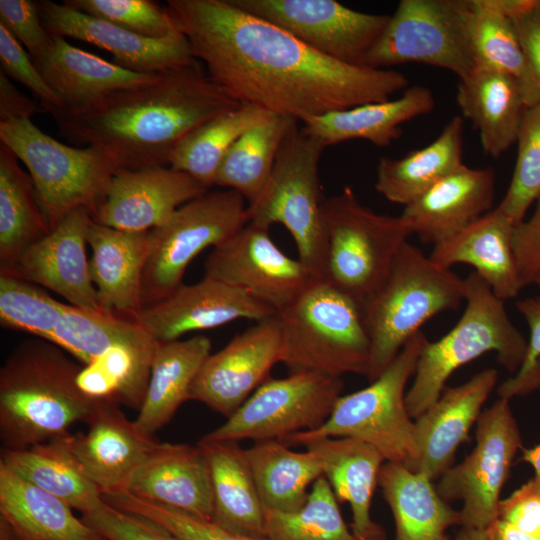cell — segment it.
I'll list each match as a JSON object with an SVG mask.
<instances>
[{
	"instance_id": "cell-25",
	"label": "cell",
	"mask_w": 540,
	"mask_h": 540,
	"mask_svg": "<svg viewBox=\"0 0 540 540\" xmlns=\"http://www.w3.org/2000/svg\"><path fill=\"white\" fill-rule=\"evenodd\" d=\"M494 193L492 168L463 165L405 206L400 216L422 243L436 245L492 210Z\"/></svg>"
},
{
	"instance_id": "cell-36",
	"label": "cell",
	"mask_w": 540,
	"mask_h": 540,
	"mask_svg": "<svg viewBox=\"0 0 540 540\" xmlns=\"http://www.w3.org/2000/svg\"><path fill=\"white\" fill-rule=\"evenodd\" d=\"M463 133L462 117L454 116L429 145L399 159L381 158L375 189L390 202L411 204L464 165Z\"/></svg>"
},
{
	"instance_id": "cell-44",
	"label": "cell",
	"mask_w": 540,
	"mask_h": 540,
	"mask_svg": "<svg viewBox=\"0 0 540 540\" xmlns=\"http://www.w3.org/2000/svg\"><path fill=\"white\" fill-rule=\"evenodd\" d=\"M68 304L17 275L0 273V324L51 341Z\"/></svg>"
},
{
	"instance_id": "cell-24",
	"label": "cell",
	"mask_w": 540,
	"mask_h": 540,
	"mask_svg": "<svg viewBox=\"0 0 540 540\" xmlns=\"http://www.w3.org/2000/svg\"><path fill=\"white\" fill-rule=\"evenodd\" d=\"M125 492L198 518L213 517L210 468L199 444L159 443Z\"/></svg>"
},
{
	"instance_id": "cell-53",
	"label": "cell",
	"mask_w": 540,
	"mask_h": 540,
	"mask_svg": "<svg viewBox=\"0 0 540 540\" xmlns=\"http://www.w3.org/2000/svg\"><path fill=\"white\" fill-rule=\"evenodd\" d=\"M512 250L523 287H540V197L530 217L514 226Z\"/></svg>"
},
{
	"instance_id": "cell-46",
	"label": "cell",
	"mask_w": 540,
	"mask_h": 540,
	"mask_svg": "<svg viewBox=\"0 0 540 540\" xmlns=\"http://www.w3.org/2000/svg\"><path fill=\"white\" fill-rule=\"evenodd\" d=\"M63 3L147 38L161 39L178 31L166 7L150 0H64Z\"/></svg>"
},
{
	"instance_id": "cell-32",
	"label": "cell",
	"mask_w": 540,
	"mask_h": 540,
	"mask_svg": "<svg viewBox=\"0 0 540 540\" xmlns=\"http://www.w3.org/2000/svg\"><path fill=\"white\" fill-rule=\"evenodd\" d=\"M63 500L0 464V514L18 540H106Z\"/></svg>"
},
{
	"instance_id": "cell-6",
	"label": "cell",
	"mask_w": 540,
	"mask_h": 540,
	"mask_svg": "<svg viewBox=\"0 0 540 540\" xmlns=\"http://www.w3.org/2000/svg\"><path fill=\"white\" fill-rule=\"evenodd\" d=\"M465 310L457 324L437 341H425L412 386L405 396L411 418H418L441 395L445 382L462 365L486 352L516 373L527 352L528 341L511 322L503 300L475 272L464 278Z\"/></svg>"
},
{
	"instance_id": "cell-7",
	"label": "cell",
	"mask_w": 540,
	"mask_h": 540,
	"mask_svg": "<svg viewBox=\"0 0 540 540\" xmlns=\"http://www.w3.org/2000/svg\"><path fill=\"white\" fill-rule=\"evenodd\" d=\"M426 340L419 331L378 378L361 390L341 395L320 427L291 434L281 441L288 446H305L325 438L352 437L375 447L386 462L412 470L419 450L415 424L405 405V387L415 373Z\"/></svg>"
},
{
	"instance_id": "cell-45",
	"label": "cell",
	"mask_w": 540,
	"mask_h": 540,
	"mask_svg": "<svg viewBox=\"0 0 540 540\" xmlns=\"http://www.w3.org/2000/svg\"><path fill=\"white\" fill-rule=\"evenodd\" d=\"M513 175L498 207L518 224L540 197V103L528 106L518 131Z\"/></svg>"
},
{
	"instance_id": "cell-40",
	"label": "cell",
	"mask_w": 540,
	"mask_h": 540,
	"mask_svg": "<svg viewBox=\"0 0 540 540\" xmlns=\"http://www.w3.org/2000/svg\"><path fill=\"white\" fill-rule=\"evenodd\" d=\"M270 114L259 107L241 104L202 124L174 148L169 166L184 172L209 190L215 185L219 166L231 146L252 126Z\"/></svg>"
},
{
	"instance_id": "cell-23",
	"label": "cell",
	"mask_w": 540,
	"mask_h": 540,
	"mask_svg": "<svg viewBox=\"0 0 540 540\" xmlns=\"http://www.w3.org/2000/svg\"><path fill=\"white\" fill-rule=\"evenodd\" d=\"M497 380L498 372L489 368L459 386L443 389L414 422L419 457L412 471L433 481L452 466L457 448L466 440Z\"/></svg>"
},
{
	"instance_id": "cell-27",
	"label": "cell",
	"mask_w": 540,
	"mask_h": 540,
	"mask_svg": "<svg viewBox=\"0 0 540 540\" xmlns=\"http://www.w3.org/2000/svg\"><path fill=\"white\" fill-rule=\"evenodd\" d=\"M514 226L497 206L434 245L429 258L445 269L458 263L469 264L497 298L503 301L514 298L524 288L512 250Z\"/></svg>"
},
{
	"instance_id": "cell-5",
	"label": "cell",
	"mask_w": 540,
	"mask_h": 540,
	"mask_svg": "<svg viewBox=\"0 0 540 540\" xmlns=\"http://www.w3.org/2000/svg\"><path fill=\"white\" fill-rule=\"evenodd\" d=\"M283 363L290 373L367 377L371 343L362 307L326 281H313L276 314Z\"/></svg>"
},
{
	"instance_id": "cell-19",
	"label": "cell",
	"mask_w": 540,
	"mask_h": 540,
	"mask_svg": "<svg viewBox=\"0 0 540 540\" xmlns=\"http://www.w3.org/2000/svg\"><path fill=\"white\" fill-rule=\"evenodd\" d=\"M276 314L248 292L204 277L195 284H182L165 299L144 307L136 320L158 343H165L236 319L259 322Z\"/></svg>"
},
{
	"instance_id": "cell-38",
	"label": "cell",
	"mask_w": 540,
	"mask_h": 540,
	"mask_svg": "<svg viewBox=\"0 0 540 540\" xmlns=\"http://www.w3.org/2000/svg\"><path fill=\"white\" fill-rule=\"evenodd\" d=\"M289 447L279 440H264L245 449L265 510L298 511L307 501L308 487L324 475L315 452H297Z\"/></svg>"
},
{
	"instance_id": "cell-30",
	"label": "cell",
	"mask_w": 540,
	"mask_h": 540,
	"mask_svg": "<svg viewBox=\"0 0 540 540\" xmlns=\"http://www.w3.org/2000/svg\"><path fill=\"white\" fill-rule=\"evenodd\" d=\"M435 107L432 91L422 85L405 89L396 99L330 111L304 120V132L328 146L362 139L386 147L401 136V125L430 113Z\"/></svg>"
},
{
	"instance_id": "cell-17",
	"label": "cell",
	"mask_w": 540,
	"mask_h": 540,
	"mask_svg": "<svg viewBox=\"0 0 540 540\" xmlns=\"http://www.w3.org/2000/svg\"><path fill=\"white\" fill-rule=\"evenodd\" d=\"M280 355L281 335L275 315L235 335L224 348L210 354L191 386L189 400L229 418L269 379Z\"/></svg>"
},
{
	"instance_id": "cell-13",
	"label": "cell",
	"mask_w": 540,
	"mask_h": 540,
	"mask_svg": "<svg viewBox=\"0 0 540 540\" xmlns=\"http://www.w3.org/2000/svg\"><path fill=\"white\" fill-rule=\"evenodd\" d=\"M344 387L340 377L312 372L269 378L226 422L200 443L279 440L320 427L330 416Z\"/></svg>"
},
{
	"instance_id": "cell-37",
	"label": "cell",
	"mask_w": 540,
	"mask_h": 540,
	"mask_svg": "<svg viewBox=\"0 0 540 540\" xmlns=\"http://www.w3.org/2000/svg\"><path fill=\"white\" fill-rule=\"evenodd\" d=\"M67 435L24 449L2 448L0 464L85 514L103 497L71 453Z\"/></svg>"
},
{
	"instance_id": "cell-52",
	"label": "cell",
	"mask_w": 540,
	"mask_h": 540,
	"mask_svg": "<svg viewBox=\"0 0 540 540\" xmlns=\"http://www.w3.org/2000/svg\"><path fill=\"white\" fill-rule=\"evenodd\" d=\"M516 308L529 327L530 337L521 367L497 389L499 398L508 400L540 387V296L521 299Z\"/></svg>"
},
{
	"instance_id": "cell-12",
	"label": "cell",
	"mask_w": 540,
	"mask_h": 540,
	"mask_svg": "<svg viewBox=\"0 0 540 540\" xmlns=\"http://www.w3.org/2000/svg\"><path fill=\"white\" fill-rule=\"evenodd\" d=\"M470 0H401L370 51L366 66L421 63L463 79L475 69Z\"/></svg>"
},
{
	"instance_id": "cell-54",
	"label": "cell",
	"mask_w": 540,
	"mask_h": 540,
	"mask_svg": "<svg viewBox=\"0 0 540 540\" xmlns=\"http://www.w3.org/2000/svg\"><path fill=\"white\" fill-rule=\"evenodd\" d=\"M512 20L540 90V0H526L523 8Z\"/></svg>"
},
{
	"instance_id": "cell-20",
	"label": "cell",
	"mask_w": 540,
	"mask_h": 540,
	"mask_svg": "<svg viewBox=\"0 0 540 540\" xmlns=\"http://www.w3.org/2000/svg\"><path fill=\"white\" fill-rule=\"evenodd\" d=\"M208 189L170 166L119 169L93 220L104 226L148 232Z\"/></svg>"
},
{
	"instance_id": "cell-55",
	"label": "cell",
	"mask_w": 540,
	"mask_h": 540,
	"mask_svg": "<svg viewBox=\"0 0 540 540\" xmlns=\"http://www.w3.org/2000/svg\"><path fill=\"white\" fill-rule=\"evenodd\" d=\"M41 105L22 93L0 70V122L31 119Z\"/></svg>"
},
{
	"instance_id": "cell-39",
	"label": "cell",
	"mask_w": 540,
	"mask_h": 540,
	"mask_svg": "<svg viewBox=\"0 0 540 540\" xmlns=\"http://www.w3.org/2000/svg\"><path fill=\"white\" fill-rule=\"evenodd\" d=\"M50 231L30 174L0 142V273H12L21 254Z\"/></svg>"
},
{
	"instance_id": "cell-16",
	"label": "cell",
	"mask_w": 540,
	"mask_h": 540,
	"mask_svg": "<svg viewBox=\"0 0 540 540\" xmlns=\"http://www.w3.org/2000/svg\"><path fill=\"white\" fill-rule=\"evenodd\" d=\"M269 229L248 222L214 247L205 261L204 277L240 288L279 312L315 279L299 259L280 250Z\"/></svg>"
},
{
	"instance_id": "cell-49",
	"label": "cell",
	"mask_w": 540,
	"mask_h": 540,
	"mask_svg": "<svg viewBox=\"0 0 540 540\" xmlns=\"http://www.w3.org/2000/svg\"><path fill=\"white\" fill-rule=\"evenodd\" d=\"M82 520L106 540H183L159 524L134 513L120 510L104 499Z\"/></svg>"
},
{
	"instance_id": "cell-42",
	"label": "cell",
	"mask_w": 540,
	"mask_h": 540,
	"mask_svg": "<svg viewBox=\"0 0 540 540\" xmlns=\"http://www.w3.org/2000/svg\"><path fill=\"white\" fill-rule=\"evenodd\" d=\"M469 33L475 68L503 73L521 85L528 106L540 103L534 80L512 19L470 0Z\"/></svg>"
},
{
	"instance_id": "cell-34",
	"label": "cell",
	"mask_w": 540,
	"mask_h": 540,
	"mask_svg": "<svg viewBox=\"0 0 540 540\" xmlns=\"http://www.w3.org/2000/svg\"><path fill=\"white\" fill-rule=\"evenodd\" d=\"M378 485L394 517L395 540H448L446 530L460 524L459 511L451 508L421 472L385 462Z\"/></svg>"
},
{
	"instance_id": "cell-35",
	"label": "cell",
	"mask_w": 540,
	"mask_h": 540,
	"mask_svg": "<svg viewBox=\"0 0 540 540\" xmlns=\"http://www.w3.org/2000/svg\"><path fill=\"white\" fill-rule=\"evenodd\" d=\"M210 354L211 341L204 335L158 344L147 390L134 421L142 432L153 436L189 400L191 386Z\"/></svg>"
},
{
	"instance_id": "cell-1",
	"label": "cell",
	"mask_w": 540,
	"mask_h": 540,
	"mask_svg": "<svg viewBox=\"0 0 540 540\" xmlns=\"http://www.w3.org/2000/svg\"><path fill=\"white\" fill-rule=\"evenodd\" d=\"M193 57L240 104L304 121L391 99L408 78L329 58L230 0H168Z\"/></svg>"
},
{
	"instance_id": "cell-15",
	"label": "cell",
	"mask_w": 540,
	"mask_h": 540,
	"mask_svg": "<svg viewBox=\"0 0 540 540\" xmlns=\"http://www.w3.org/2000/svg\"><path fill=\"white\" fill-rule=\"evenodd\" d=\"M329 58L366 66L389 17L357 11L335 0H230Z\"/></svg>"
},
{
	"instance_id": "cell-11",
	"label": "cell",
	"mask_w": 540,
	"mask_h": 540,
	"mask_svg": "<svg viewBox=\"0 0 540 540\" xmlns=\"http://www.w3.org/2000/svg\"><path fill=\"white\" fill-rule=\"evenodd\" d=\"M249 222L245 198L231 189L207 191L148 231L149 253L142 279L143 308L177 290L191 261L226 241Z\"/></svg>"
},
{
	"instance_id": "cell-33",
	"label": "cell",
	"mask_w": 540,
	"mask_h": 540,
	"mask_svg": "<svg viewBox=\"0 0 540 540\" xmlns=\"http://www.w3.org/2000/svg\"><path fill=\"white\" fill-rule=\"evenodd\" d=\"M198 444L207 457L213 492V517L232 532L263 538L265 509L246 457L235 441Z\"/></svg>"
},
{
	"instance_id": "cell-28",
	"label": "cell",
	"mask_w": 540,
	"mask_h": 540,
	"mask_svg": "<svg viewBox=\"0 0 540 540\" xmlns=\"http://www.w3.org/2000/svg\"><path fill=\"white\" fill-rule=\"evenodd\" d=\"M318 456L324 477L339 503L352 511L357 540H386L383 528L370 515L371 500L386 462L372 445L352 437L325 438L305 445Z\"/></svg>"
},
{
	"instance_id": "cell-26",
	"label": "cell",
	"mask_w": 540,
	"mask_h": 540,
	"mask_svg": "<svg viewBox=\"0 0 540 540\" xmlns=\"http://www.w3.org/2000/svg\"><path fill=\"white\" fill-rule=\"evenodd\" d=\"M90 272L100 308L137 319L143 309L142 279L149 253L148 232L123 231L95 222L88 227Z\"/></svg>"
},
{
	"instance_id": "cell-51",
	"label": "cell",
	"mask_w": 540,
	"mask_h": 540,
	"mask_svg": "<svg viewBox=\"0 0 540 540\" xmlns=\"http://www.w3.org/2000/svg\"><path fill=\"white\" fill-rule=\"evenodd\" d=\"M0 24L27 50L35 64L53 43L54 36L44 27L36 1L0 0Z\"/></svg>"
},
{
	"instance_id": "cell-31",
	"label": "cell",
	"mask_w": 540,
	"mask_h": 540,
	"mask_svg": "<svg viewBox=\"0 0 540 540\" xmlns=\"http://www.w3.org/2000/svg\"><path fill=\"white\" fill-rule=\"evenodd\" d=\"M456 102L462 116L479 133L483 152L498 158L516 143L528 107L520 83L513 77L475 68L459 79Z\"/></svg>"
},
{
	"instance_id": "cell-4",
	"label": "cell",
	"mask_w": 540,
	"mask_h": 540,
	"mask_svg": "<svg viewBox=\"0 0 540 540\" xmlns=\"http://www.w3.org/2000/svg\"><path fill=\"white\" fill-rule=\"evenodd\" d=\"M464 301V279L405 242L378 289L362 305L370 338L367 378H378L420 327Z\"/></svg>"
},
{
	"instance_id": "cell-9",
	"label": "cell",
	"mask_w": 540,
	"mask_h": 540,
	"mask_svg": "<svg viewBox=\"0 0 540 540\" xmlns=\"http://www.w3.org/2000/svg\"><path fill=\"white\" fill-rule=\"evenodd\" d=\"M324 277L362 305L386 278L402 245L412 234L401 216L378 214L364 206L351 187L324 200Z\"/></svg>"
},
{
	"instance_id": "cell-10",
	"label": "cell",
	"mask_w": 540,
	"mask_h": 540,
	"mask_svg": "<svg viewBox=\"0 0 540 540\" xmlns=\"http://www.w3.org/2000/svg\"><path fill=\"white\" fill-rule=\"evenodd\" d=\"M324 144L306 134L295 121L278 150L272 171L259 196L247 204L249 222L270 228L285 226L299 260L315 280L324 277V223L319 161Z\"/></svg>"
},
{
	"instance_id": "cell-3",
	"label": "cell",
	"mask_w": 540,
	"mask_h": 540,
	"mask_svg": "<svg viewBox=\"0 0 540 540\" xmlns=\"http://www.w3.org/2000/svg\"><path fill=\"white\" fill-rule=\"evenodd\" d=\"M56 344L29 339L14 348L0 370V439L24 449L69 434L98 405L78 386L82 364Z\"/></svg>"
},
{
	"instance_id": "cell-47",
	"label": "cell",
	"mask_w": 540,
	"mask_h": 540,
	"mask_svg": "<svg viewBox=\"0 0 540 540\" xmlns=\"http://www.w3.org/2000/svg\"><path fill=\"white\" fill-rule=\"evenodd\" d=\"M103 499L120 510L141 515L159 524L183 540H264L232 532L211 520L141 500L128 492L106 495Z\"/></svg>"
},
{
	"instance_id": "cell-48",
	"label": "cell",
	"mask_w": 540,
	"mask_h": 540,
	"mask_svg": "<svg viewBox=\"0 0 540 540\" xmlns=\"http://www.w3.org/2000/svg\"><path fill=\"white\" fill-rule=\"evenodd\" d=\"M488 540H540V484L531 478L501 500Z\"/></svg>"
},
{
	"instance_id": "cell-8",
	"label": "cell",
	"mask_w": 540,
	"mask_h": 540,
	"mask_svg": "<svg viewBox=\"0 0 540 540\" xmlns=\"http://www.w3.org/2000/svg\"><path fill=\"white\" fill-rule=\"evenodd\" d=\"M0 142L28 169L50 230L78 209L88 210L93 217L120 169L105 149L66 145L31 119L0 122Z\"/></svg>"
},
{
	"instance_id": "cell-2",
	"label": "cell",
	"mask_w": 540,
	"mask_h": 540,
	"mask_svg": "<svg viewBox=\"0 0 540 540\" xmlns=\"http://www.w3.org/2000/svg\"><path fill=\"white\" fill-rule=\"evenodd\" d=\"M240 105L195 60L160 73L150 83L49 114L72 143L105 149L120 169H142L169 166L171 153L185 136Z\"/></svg>"
},
{
	"instance_id": "cell-14",
	"label": "cell",
	"mask_w": 540,
	"mask_h": 540,
	"mask_svg": "<svg viewBox=\"0 0 540 540\" xmlns=\"http://www.w3.org/2000/svg\"><path fill=\"white\" fill-rule=\"evenodd\" d=\"M476 423L473 451L440 476L436 490L447 502L463 501L459 511L463 528L485 530L496 517L500 493L522 448V438L505 398L482 411Z\"/></svg>"
},
{
	"instance_id": "cell-50",
	"label": "cell",
	"mask_w": 540,
	"mask_h": 540,
	"mask_svg": "<svg viewBox=\"0 0 540 540\" xmlns=\"http://www.w3.org/2000/svg\"><path fill=\"white\" fill-rule=\"evenodd\" d=\"M0 70L11 80L28 88L42 110L50 112L62 106L56 93L45 81L35 62L18 40L0 24Z\"/></svg>"
},
{
	"instance_id": "cell-56",
	"label": "cell",
	"mask_w": 540,
	"mask_h": 540,
	"mask_svg": "<svg viewBox=\"0 0 540 540\" xmlns=\"http://www.w3.org/2000/svg\"><path fill=\"white\" fill-rule=\"evenodd\" d=\"M521 460L533 468V478L540 484V442L531 448L523 449Z\"/></svg>"
},
{
	"instance_id": "cell-57",
	"label": "cell",
	"mask_w": 540,
	"mask_h": 540,
	"mask_svg": "<svg viewBox=\"0 0 540 540\" xmlns=\"http://www.w3.org/2000/svg\"><path fill=\"white\" fill-rule=\"evenodd\" d=\"M456 540H488V538L484 530L462 528Z\"/></svg>"
},
{
	"instance_id": "cell-41",
	"label": "cell",
	"mask_w": 540,
	"mask_h": 540,
	"mask_svg": "<svg viewBox=\"0 0 540 540\" xmlns=\"http://www.w3.org/2000/svg\"><path fill=\"white\" fill-rule=\"evenodd\" d=\"M294 118L270 114L244 132L231 146L215 177V185L240 193L247 204L259 196L272 171L280 145Z\"/></svg>"
},
{
	"instance_id": "cell-43",
	"label": "cell",
	"mask_w": 540,
	"mask_h": 540,
	"mask_svg": "<svg viewBox=\"0 0 540 540\" xmlns=\"http://www.w3.org/2000/svg\"><path fill=\"white\" fill-rule=\"evenodd\" d=\"M324 476L317 479L305 505L295 512L265 510L264 540H357Z\"/></svg>"
},
{
	"instance_id": "cell-18",
	"label": "cell",
	"mask_w": 540,
	"mask_h": 540,
	"mask_svg": "<svg viewBox=\"0 0 540 540\" xmlns=\"http://www.w3.org/2000/svg\"><path fill=\"white\" fill-rule=\"evenodd\" d=\"M36 4L43 25L51 35L93 44L112 54L113 62L128 70L159 74L196 60L179 30L165 38L152 39L63 2L40 0Z\"/></svg>"
},
{
	"instance_id": "cell-21",
	"label": "cell",
	"mask_w": 540,
	"mask_h": 540,
	"mask_svg": "<svg viewBox=\"0 0 540 540\" xmlns=\"http://www.w3.org/2000/svg\"><path fill=\"white\" fill-rule=\"evenodd\" d=\"M87 424L86 433L66 436L71 453L102 497L127 491L159 442L127 419L115 402L102 401Z\"/></svg>"
},
{
	"instance_id": "cell-22",
	"label": "cell",
	"mask_w": 540,
	"mask_h": 540,
	"mask_svg": "<svg viewBox=\"0 0 540 540\" xmlns=\"http://www.w3.org/2000/svg\"><path fill=\"white\" fill-rule=\"evenodd\" d=\"M92 219L86 209L71 212L49 234L28 247L9 274L55 292L72 306L104 312L97 300L86 253Z\"/></svg>"
},
{
	"instance_id": "cell-29",
	"label": "cell",
	"mask_w": 540,
	"mask_h": 540,
	"mask_svg": "<svg viewBox=\"0 0 540 540\" xmlns=\"http://www.w3.org/2000/svg\"><path fill=\"white\" fill-rule=\"evenodd\" d=\"M36 66L59 97L62 106L58 109L87 106L116 91L150 83L160 74L128 70L59 36L53 37L49 51Z\"/></svg>"
}]
</instances>
